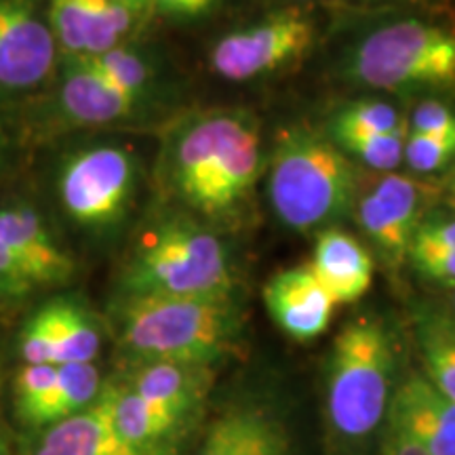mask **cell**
Wrapping results in <instances>:
<instances>
[{
  "instance_id": "cell-11",
  "label": "cell",
  "mask_w": 455,
  "mask_h": 455,
  "mask_svg": "<svg viewBox=\"0 0 455 455\" xmlns=\"http://www.w3.org/2000/svg\"><path fill=\"white\" fill-rule=\"evenodd\" d=\"M152 0H49L47 17L61 55H95L131 44L155 17Z\"/></svg>"
},
{
  "instance_id": "cell-13",
  "label": "cell",
  "mask_w": 455,
  "mask_h": 455,
  "mask_svg": "<svg viewBox=\"0 0 455 455\" xmlns=\"http://www.w3.org/2000/svg\"><path fill=\"white\" fill-rule=\"evenodd\" d=\"M435 195L422 180L386 173L358 201V224L386 259L401 264Z\"/></svg>"
},
{
  "instance_id": "cell-23",
  "label": "cell",
  "mask_w": 455,
  "mask_h": 455,
  "mask_svg": "<svg viewBox=\"0 0 455 455\" xmlns=\"http://www.w3.org/2000/svg\"><path fill=\"white\" fill-rule=\"evenodd\" d=\"M101 388H104V382H101L100 369L95 367V363L60 365L53 388L38 415L36 430L70 418L74 413H81L83 409L93 405L101 395Z\"/></svg>"
},
{
  "instance_id": "cell-27",
  "label": "cell",
  "mask_w": 455,
  "mask_h": 455,
  "mask_svg": "<svg viewBox=\"0 0 455 455\" xmlns=\"http://www.w3.org/2000/svg\"><path fill=\"white\" fill-rule=\"evenodd\" d=\"M57 378V365H21L15 375V413L26 428L36 430L38 415Z\"/></svg>"
},
{
  "instance_id": "cell-1",
  "label": "cell",
  "mask_w": 455,
  "mask_h": 455,
  "mask_svg": "<svg viewBox=\"0 0 455 455\" xmlns=\"http://www.w3.org/2000/svg\"><path fill=\"white\" fill-rule=\"evenodd\" d=\"M396 346L379 318L356 316L335 335L325 371V424L341 451L378 443L396 392Z\"/></svg>"
},
{
  "instance_id": "cell-8",
  "label": "cell",
  "mask_w": 455,
  "mask_h": 455,
  "mask_svg": "<svg viewBox=\"0 0 455 455\" xmlns=\"http://www.w3.org/2000/svg\"><path fill=\"white\" fill-rule=\"evenodd\" d=\"M135 181L138 163L127 148L101 144L66 158L57 192L66 215L78 226L108 228L127 213Z\"/></svg>"
},
{
  "instance_id": "cell-28",
  "label": "cell",
  "mask_w": 455,
  "mask_h": 455,
  "mask_svg": "<svg viewBox=\"0 0 455 455\" xmlns=\"http://www.w3.org/2000/svg\"><path fill=\"white\" fill-rule=\"evenodd\" d=\"M455 156V138L445 135H426L409 131L403 150V161L413 173L428 175L447 167Z\"/></svg>"
},
{
  "instance_id": "cell-10",
  "label": "cell",
  "mask_w": 455,
  "mask_h": 455,
  "mask_svg": "<svg viewBox=\"0 0 455 455\" xmlns=\"http://www.w3.org/2000/svg\"><path fill=\"white\" fill-rule=\"evenodd\" d=\"M76 261L57 241L47 221L30 204L0 207V298L60 287L70 281Z\"/></svg>"
},
{
  "instance_id": "cell-29",
  "label": "cell",
  "mask_w": 455,
  "mask_h": 455,
  "mask_svg": "<svg viewBox=\"0 0 455 455\" xmlns=\"http://www.w3.org/2000/svg\"><path fill=\"white\" fill-rule=\"evenodd\" d=\"M375 449H378V455H430L418 435L390 411L379 430Z\"/></svg>"
},
{
  "instance_id": "cell-17",
  "label": "cell",
  "mask_w": 455,
  "mask_h": 455,
  "mask_svg": "<svg viewBox=\"0 0 455 455\" xmlns=\"http://www.w3.org/2000/svg\"><path fill=\"white\" fill-rule=\"evenodd\" d=\"M24 455H140L118 436L106 384L93 405L70 418L34 430Z\"/></svg>"
},
{
  "instance_id": "cell-32",
  "label": "cell",
  "mask_w": 455,
  "mask_h": 455,
  "mask_svg": "<svg viewBox=\"0 0 455 455\" xmlns=\"http://www.w3.org/2000/svg\"><path fill=\"white\" fill-rule=\"evenodd\" d=\"M409 249H436L455 251V215H432L424 218Z\"/></svg>"
},
{
  "instance_id": "cell-26",
  "label": "cell",
  "mask_w": 455,
  "mask_h": 455,
  "mask_svg": "<svg viewBox=\"0 0 455 455\" xmlns=\"http://www.w3.org/2000/svg\"><path fill=\"white\" fill-rule=\"evenodd\" d=\"M407 133H335L333 141L346 155L367 167L390 173L403 163Z\"/></svg>"
},
{
  "instance_id": "cell-33",
  "label": "cell",
  "mask_w": 455,
  "mask_h": 455,
  "mask_svg": "<svg viewBox=\"0 0 455 455\" xmlns=\"http://www.w3.org/2000/svg\"><path fill=\"white\" fill-rule=\"evenodd\" d=\"M152 3H155L156 15L188 21L209 15L218 7L220 0H152Z\"/></svg>"
},
{
  "instance_id": "cell-24",
  "label": "cell",
  "mask_w": 455,
  "mask_h": 455,
  "mask_svg": "<svg viewBox=\"0 0 455 455\" xmlns=\"http://www.w3.org/2000/svg\"><path fill=\"white\" fill-rule=\"evenodd\" d=\"M74 57H83L106 83L138 101L146 98L152 81H155V70H152L148 57L135 51L131 44H121V47L108 49L104 53Z\"/></svg>"
},
{
  "instance_id": "cell-35",
  "label": "cell",
  "mask_w": 455,
  "mask_h": 455,
  "mask_svg": "<svg viewBox=\"0 0 455 455\" xmlns=\"http://www.w3.org/2000/svg\"><path fill=\"white\" fill-rule=\"evenodd\" d=\"M284 3H291L293 7H299V4H308V3H315V0H284Z\"/></svg>"
},
{
  "instance_id": "cell-4",
  "label": "cell",
  "mask_w": 455,
  "mask_h": 455,
  "mask_svg": "<svg viewBox=\"0 0 455 455\" xmlns=\"http://www.w3.org/2000/svg\"><path fill=\"white\" fill-rule=\"evenodd\" d=\"M121 295H235L228 249L201 221L178 215L152 228L123 272Z\"/></svg>"
},
{
  "instance_id": "cell-21",
  "label": "cell",
  "mask_w": 455,
  "mask_h": 455,
  "mask_svg": "<svg viewBox=\"0 0 455 455\" xmlns=\"http://www.w3.org/2000/svg\"><path fill=\"white\" fill-rule=\"evenodd\" d=\"M106 388L110 392L114 428L135 453L163 455L188 426L167 409L141 398L124 382H110Z\"/></svg>"
},
{
  "instance_id": "cell-16",
  "label": "cell",
  "mask_w": 455,
  "mask_h": 455,
  "mask_svg": "<svg viewBox=\"0 0 455 455\" xmlns=\"http://www.w3.org/2000/svg\"><path fill=\"white\" fill-rule=\"evenodd\" d=\"M215 371L212 365L178 361H133L123 379L141 398L167 409L181 422H190L201 411L212 390Z\"/></svg>"
},
{
  "instance_id": "cell-37",
  "label": "cell",
  "mask_w": 455,
  "mask_h": 455,
  "mask_svg": "<svg viewBox=\"0 0 455 455\" xmlns=\"http://www.w3.org/2000/svg\"><path fill=\"white\" fill-rule=\"evenodd\" d=\"M0 455H9V449H7V445H4L3 439H0Z\"/></svg>"
},
{
  "instance_id": "cell-19",
  "label": "cell",
  "mask_w": 455,
  "mask_h": 455,
  "mask_svg": "<svg viewBox=\"0 0 455 455\" xmlns=\"http://www.w3.org/2000/svg\"><path fill=\"white\" fill-rule=\"evenodd\" d=\"M388 411L418 435L430 455H455V401L424 375L413 373L398 382Z\"/></svg>"
},
{
  "instance_id": "cell-15",
  "label": "cell",
  "mask_w": 455,
  "mask_h": 455,
  "mask_svg": "<svg viewBox=\"0 0 455 455\" xmlns=\"http://www.w3.org/2000/svg\"><path fill=\"white\" fill-rule=\"evenodd\" d=\"M264 301L278 329L298 341L321 338L338 306L310 266L276 272L266 283Z\"/></svg>"
},
{
  "instance_id": "cell-39",
  "label": "cell",
  "mask_w": 455,
  "mask_h": 455,
  "mask_svg": "<svg viewBox=\"0 0 455 455\" xmlns=\"http://www.w3.org/2000/svg\"><path fill=\"white\" fill-rule=\"evenodd\" d=\"M453 315H455V289H453Z\"/></svg>"
},
{
  "instance_id": "cell-12",
  "label": "cell",
  "mask_w": 455,
  "mask_h": 455,
  "mask_svg": "<svg viewBox=\"0 0 455 455\" xmlns=\"http://www.w3.org/2000/svg\"><path fill=\"white\" fill-rule=\"evenodd\" d=\"M55 34L43 0H0V91H30L57 64Z\"/></svg>"
},
{
  "instance_id": "cell-22",
  "label": "cell",
  "mask_w": 455,
  "mask_h": 455,
  "mask_svg": "<svg viewBox=\"0 0 455 455\" xmlns=\"http://www.w3.org/2000/svg\"><path fill=\"white\" fill-rule=\"evenodd\" d=\"M415 338L422 352L424 378L455 401V315L430 308L419 312Z\"/></svg>"
},
{
  "instance_id": "cell-38",
  "label": "cell",
  "mask_w": 455,
  "mask_h": 455,
  "mask_svg": "<svg viewBox=\"0 0 455 455\" xmlns=\"http://www.w3.org/2000/svg\"><path fill=\"white\" fill-rule=\"evenodd\" d=\"M4 150V138H3V131H0V155H3Z\"/></svg>"
},
{
  "instance_id": "cell-14",
  "label": "cell",
  "mask_w": 455,
  "mask_h": 455,
  "mask_svg": "<svg viewBox=\"0 0 455 455\" xmlns=\"http://www.w3.org/2000/svg\"><path fill=\"white\" fill-rule=\"evenodd\" d=\"M101 333L95 318L74 299H53L28 318L20 333L24 365L95 363Z\"/></svg>"
},
{
  "instance_id": "cell-31",
  "label": "cell",
  "mask_w": 455,
  "mask_h": 455,
  "mask_svg": "<svg viewBox=\"0 0 455 455\" xmlns=\"http://www.w3.org/2000/svg\"><path fill=\"white\" fill-rule=\"evenodd\" d=\"M407 258L415 270L432 283L447 284L455 289V251H436V249H409Z\"/></svg>"
},
{
  "instance_id": "cell-25",
  "label": "cell",
  "mask_w": 455,
  "mask_h": 455,
  "mask_svg": "<svg viewBox=\"0 0 455 455\" xmlns=\"http://www.w3.org/2000/svg\"><path fill=\"white\" fill-rule=\"evenodd\" d=\"M331 133H409V123L395 106L363 100L341 108L333 118Z\"/></svg>"
},
{
  "instance_id": "cell-5",
  "label": "cell",
  "mask_w": 455,
  "mask_h": 455,
  "mask_svg": "<svg viewBox=\"0 0 455 455\" xmlns=\"http://www.w3.org/2000/svg\"><path fill=\"white\" fill-rule=\"evenodd\" d=\"M268 195L283 224L312 230L355 207L356 169L335 141L306 129L287 131L272 158Z\"/></svg>"
},
{
  "instance_id": "cell-6",
  "label": "cell",
  "mask_w": 455,
  "mask_h": 455,
  "mask_svg": "<svg viewBox=\"0 0 455 455\" xmlns=\"http://www.w3.org/2000/svg\"><path fill=\"white\" fill-rule=\"evenodd\" d=\"M350 76L369 89H455V28L422 17L373 26L350 55Z\"/></svg>"
},
{
  "instance_id": "cell-36",
  "label": "cell",
  "mask_w": 455,
  "mask_h": 455,
  "mask_svg": "<svg viewBox=\"0 0 455 455\" xmlns=\"http://www.w3.org/2000/svg\"><path fill=\"white\" fill-rule=\"evenodd\" d=\"M361 3H371V4H384V3H396V0H361Z\"/></svg>"
},
{
  "instance_id": "cell-9",
  "label": "cell",
  "mask_w": 455,
  "mask_h": 455,
  "mask_svg": "<svg viewBox=\"0 0 455 455\" xmlns=\"http://www.w3.org/2000/svg\"><path fill=\"white\" fill-rule=\"evenodd\" d=\"M315 38L316 24L306 11H275L224 34L212 49V68L226 81H253L299 61L310 53Z\"/></svg>"
},
{
  "instance_id": "cell-30",
  "label": "cell",
  "mask_w": 455,
  "mask_h": 455,
  "mask_svg": "<svg viewBox=\"0 0 455 455\" xmlns=\"http://www.w3.org/2000/svg\"><path fill=\"white\" fill-rule=\"evenodd\" d=\"M409 131L426 135H445L455 138V112L436 100H424L415 106L409 121Z\"/></svg>"
},
{
  "instance_id": "cell-3",
  "label": "cell",
  "mask_w": 455,
  "mask_h": 455,
  "mask_svg": "<svg viewBox=\"0 0 455 455\" xmlns=\"http://www.w3.org/2000/svg\"><path fill=\"white\" fill-rule=\"evenodd\" d=\"M116 333L133 361L212 365L236 346L243 312L235 295H121Z\"/></svg>"
},
{
  "instance_id": "cell-7",
  "label": "cell",
  "mask_w": 455,
  "mask_h": 455,
  "mask_svg": "<svg viewBox=\"0 0 455 455\" xmlns=\"http://www.w3.org/2000/svg\"><path fill=\"white\" fill-rule=\"evenodd\" d=\"M190 455H315L310 415L287 392L244 386L213 407Z\"/></svg>"
},
{
  "instance_id": "cell-34",
  "label": "cell",
  "mask_w": 455,
  "mask_h": 455,
  "mask_svg": "<svg viewBox=\"0 0 455 455\" xmlns=\"http://www.w3.org/2000/svg\"><path fill=\"white\" fill-rule=\"evenodd\" d=\"M449 201H451V204L455 207V175H453L451 184H449Z\"/></svg>"
},
{
  "instance_id": "cell-2",
  "label": "cell",
  "mask_w": 455,
  "mask_h": 455,
  "mask_svg": "<svg viewBox=\"0 0 455 455\" xmlns=\"http://www.w3.org/2000/svg\"><path fill=\"white\" fill-rule=\"evenodd\" d=\"M261 163L258 123L243 112H207L171 146L169 178L188 207L224 218L251 195Z\"/></svg>"
},
{
  "instance_id": "cell-20",
  "label": "cell",
  "mask_w": 455,
  "mask_h": 455,
  "mask_svg": "<svg viewBox=\"0 0 455 455\" xmlns=\"http://www.w3.org/2000/svg\"><path fill=\"white\" fill-rule=\"evenodd\" d=\"M308 266L335 304L358 301L373 281L371 255L355 236L338 228H327L316 236Z\"/></svg>"
},
{
  "instance_id": "cell-18",
  "label": "cell",
  "mask_w": 455,
  "mask_h": 455,
  "mask_svg": "<svg viewBox=\"0 0 455 455\" xmlns=\"http://www.w3.org/2000/svg\"><path fill=\"white\" fill-rule=\"evenodd\" d=\"M57 100L68 121L84 127L124 121L133 116L141 104L114 89L83 57L74 55H64Z\"/></svg>"
}]
</instances>
